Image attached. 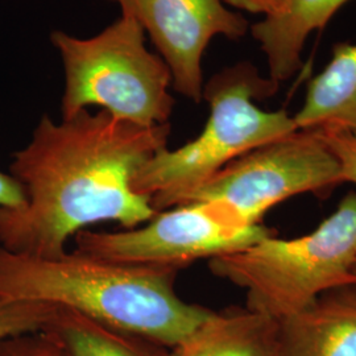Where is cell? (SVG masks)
Listing matches in <instances>:
<instances>
[{
    "label": "cell",
    "mask_w": 356,
    "mask_h": 356,
    "mask_svg": "<svg viewBox=\"0 0 356 356\" xmlns=\"http://www.w3.org/2000/svg\"><path fill=\"white\" fill-rule=\"evenodd\" d=\"M170 124L141 127L107 111L89 110L54 122L40 119L26 147L13 153L10 175L24 204L0 207V250L56 257L78 232L118 222L135 229L157 211L134 181L168 147Z\"/></svg>",
    "instance_id": "cell-1"
},
{
    "label": "cell",
    "mask_w": 356,
    "mask_h": 356,
    "mask_svg": "<svg viewBox=\"0 0 356 356\" xmlns=\"http://www.w3.org/2000/svg\"><path fill=\"white\" fill-rule=\"evenodd\" d=\"M178 270L143 267L78 251L35 257L0 250V297L70 309L118 330L173 348L214 310L186 302Z\"/></svg>",
    "instance_id": "cell-2"
},
{
    "label": "cell",
    "mask_w": 356,
    "mask_h": 356,
    "mask_svg": "<svg viewBox=\"0 0 356 356\" xmlns=\"http://www.w3.org/2000/svg\"><path fill=\"white\" fill-rule=\"evenodd\" d=\"M279 88L248 61L214 74L204 85L210 115L202 132L179 148L156 153L135 177V191L148 197L157 213L163 211L243 154L296 132L286 110L266 111L256 104Z\"/></svg>",
    "instance_id": "cell-3"
},
{
    "label": "cell",
    "mask_w": 356,
    "mask_h": 356,
    "mask_svg": "<svg viewBox=\"0 0 356 356\" xmlns=\"http://www.w3.org/2000/svg\"><path fill=\"white\" fill-rule=\"evenodd\" d=\"M209 268L245 291L247 309L276 322L302 312L325 293L356 285V193L304 236L269 235L209 260Z\"/></svg>",
    "instance_id": "cell-4"
},
{
    "label": "cell",
    "mask_w": 356,
    "mask_h": 356,
    "mask_svg": "<svg viewBox=\"0 0 356 356\" xmlns=\"http://www.w3.org/2000/svg\"><path fill=\"white\" fill-rule=\"evenodd\" d=\"M51 41L64 64L63 119L97 106L141 127L169 123L175 107L170 72L147 49L145 32L134 17L122 13L90 38L56 31Z\"/></svg>",
    "instance_id": "cell-5"
},
{
    "label": "cell",
    "mask_w": 356,
    "mask_h": 356,
    "mask_svg": "<svg viewBox=\"0 0 356 356\" xmlns=\"http://www.w3.org/2000/svg\"><path fill=\"white\" fill-rule=\"evenodd\" d=\"M273 231L227 204L189 202L156 213L141 226L116 232L81 231L76 251L116 263L179 270L201 259L241 251Z\"/></svg>",
    "instance_id": "cell-6"
},
{
    "label": "cell",
    "mask_w": 356,
    "mask_h": 356,
    "mask_svg": "<svg viewBox=\"0 0 356 356\" xmlns=\"http://www.w3.org/2000/svg\"><path fill=\"white\" fill-rule=\"evenodd\" d=\"M343 182L341 166L316 129H297L220 169L179 204L218 202L254 223L273 206Z\"/></svg>",
    "instance_id": "cell-7"
},
{
    "label": "cell",
    "mask_w": 356,
    "mask_h": 356,
    "mask_svg": "<svg viewBox=\"0 0 356 356\" xmlns=\"http://www.w3.org/2000/svg\"><path fill=\"white\" fill-rule=\"evenodd\" d=\"M134 17L165 63L172 88L193 102L202 101V57L216 36L239 40L245 17L222 0H108Z\"/></svg>",
    "instance_id": "cell-8"
},
{
    "label": "cell",
    "mask_w": 356,
    "mask_h": 356,
    "mask_svg": "<svg viewBox=\"0 0 356 356\" xmlns=\"http://www.w3.org/2000/svg\"><path fill=\"white\" fill-rule=\"evenodd\" d=\"M279 356H356V285L277 322Z\"/></svg>",
    "instance_id": "cell-9"
},
{
    "label": "cell",
    "mask_w": 356,
    "mask_h": 356,
    "mask_svg": "<svg viewBox=\"0 0 356 356\" xmlns=\"http://www.w3.org/2000/svg\"><path fill=\"white\" fill-rule=\"evenodd\" d=\"M351 0H285L279 11L251 26L252 38L267 57L269 78L281 83L302 66L306 40L330 22Z\"/></svg>",
    "instance_id": "cell-10"
},
{
    "label": "cell",
    "mask_w": 356,
    "mask_h": 356,
    "mask_svg": "<svg viewBox=\"0 0 356 356\" xmlns=\"http://www.w3.org/2000/svg\"><path fill=\"white\" fill-rule=\"evenodd\" d=\"M293 120L297 129L356 131V42L334 45L329 64L309 82Z\"/></svg>",
    "instance_id": "cell-11"
},
{
    "label": "cell",
    "mask_w": 356,
    "mask_h": 356,
    "mask_svg": "<svg viewBox=\"0 0 356 356\" xmlns=\"http://www.w3.org/2000/svg\"><path fill=\"white\" fill-rule=\"evenodd\" d=\"M169 356H279L277 322L247 307L216 312Z\"/></svg>",
    "instance_id": "cell-12"
},
{
    "label": "cell",
    "mask_w": 356,
    "mask_h": 356,
    "mask_svg": "<svg viewBox=\"0 0 356 356\" xmlns=\"http://www.w3.org/2000/svg\"><path fill=\"white\" fill-rule=\"evenodd\" d=\"M67 356H169V350L127 331L118 330L70 309H57L41 329Z\"/></svg>",
    "instance_id": "cell-13"
},
{
    "label": "cell",
    "mask_w": 356,
    "mask_h": 356,
    "mask_svg": "<svg viewBox=\"0 0 356 356\" xmlns=\"http://www.w3.org/2000/svg\"><path fill=\"white\" fill-rule=\"evenodd\" d=\"M56 307L32 301H15L0 297V343L13 335L41 330Z\"/></svg>",
    "instance_id": "cell-14"
},
{
    "label": "cell",
    "mask_w": 356,
    "mask_h": 356,
    "mask_svg": "<svg viewBox=\"0 0 356 356\" xmlns=\"http://www.w3.org/2000/svg\"><path fill=\"white\" fill-rule=\"evenodd\" d=\"M0 356H67L54 338L38 330L13 335L0 343Z\"/></svg>",
    "instance_id": "cell-15"
},
{
    "label": "cell",
    "mask_w": 356,
    "mask_h": 356,
    "mask_svg": "<svg viewBox=\"0 0 356 356\" xmlns=\"http://www.w3.org/2000/svg\"><path fill=\"white\" fill-rule=\"evenodd\" d=\"M338 160L343 182L356 185V131L325 127L316 129Z\"/></svg>",
    "instance_id": "cell-16"
},
{
    "label": "cell",
    "mask_w": 356,
    "mask_h": 356,
    "mask_svg": "<svg viewBox=\"0 0 356 356\" xmlns=\"http://www.w3.org/2000/svg\"><path fill=\"white\" fill-rule=\"evenodd\" d=\"M24 204V193L20 184L10 175L0 172V207L15 209Z\"/></svg>",
    "instance_id": "cell-17"
},
{
    "label": "cell",
    "mask_w": 356,
    "mask_h": 356,
    "mask_svg": "<svg viewBox=\"0 0 356 356\" xmlns=\"http://www.w3.org/2000/svg\"><path fill=\"white\" fill-rule=\"evenodd\" d=\"M232 8L243 10L247 13H261L268 16L279 11L285 0H222Z\"/></svg>",
    "instance_id": "cell-18"
},
{
    "label": "cell",
    "mask_w": 356,
    "mask_h": 356,
    "mask_svg": "<svg viewBox=\"0 0 356 356\" xmlns=\"http://www.w3.org/2000/svg\"><path fill=\"white\" fill-rule=\"evenodd\" d=\"M355 275H356V268H355Z\"/></svg>",
    "instance_id": "cell-19"
}]
</instances>
